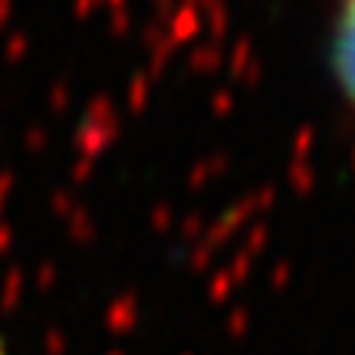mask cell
<instances>
[{
    "label": "cell",
    "mask_w": 355,
    "mask_h": 355,
    "mask_svg": "<svg viewBox=\"0 0 355 355\" xmlns=\"http://www.w3.org/2000/svg\"><path fill=\"white\" fill-rule=\"evenodd\" d=\"M332 73L343 96L355 109V0H343V10L332 33Z\"/></svg>",
    "instance_id": "obj_1"
}]
</instances>
